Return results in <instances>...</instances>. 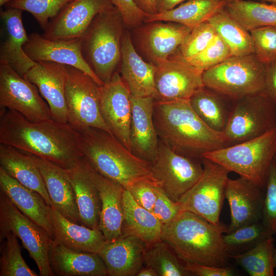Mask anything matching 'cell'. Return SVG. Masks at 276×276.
I'll return each instance as SVG.
<instances>
[{"label": "cell", "mask_w": 276, "mask_h": 276, "mask_svg": "<svg viewBox=\"0 0 276 276\" xmlns=\"http://www.w3.org/2000/svg\"><path fill=\"white\" fill-rule=\"evenodd\" d=\"M0 144L46 159L65 170L84 157L79 132L68 123L52 119L34 122L18 112L0 110Z\"/></svg>", "instance_id": "6da1fadb"}, {"label": "cell", "mask_w": 276, "mask_h": 276, "mask_svg": "<svg viewBox=\"0 0 276 276\" xmlns=\"http://www.w3.org/2000/svg\"><path fill=\"white\" fill-rule=\"evenodd\" d=\"M153 120L159 140L180 155L202 159L206 153L228 146L223 133L206 125L189 99L155 101Z\"/></svg>", "instance_id": "7a4b0ae2"}, {"label": "cell", "mask_w": 276, "mask_h": 276, "mask_svg": "<svg viewBox=\"0 0 276 276\" xmlns=\"http://www.w3.org/2000/svg\"><path fill=\"white\" fill-rule=\"evenodd\" d=\"M228 226L213 224L188 211L163 226L161 240L184 262L225 267L228 253L223 240Z\"/></svg>", "instance_id": "3957f363"}, {"label": "cell", "mask_w": 276, "mask_h": 276, "mask_svg": "<svg viewBox=\"0 0 276 276\" xmlns=\"http://www.w3.org/2000/svg\"><path fill=\"white\" fill-rule=\"evenodd\" d=\"M78 132L84 158L102 175L126 189L141 180L155 182L151 164L134 154L112 134L93 127Z\"/></svg>", "instance_id": "277c9868"}, {"label": "cell", "mask_w": 276, "mask_h": 276, "mask_svg": "<svg viewBox=\"0 0 276 276\" xmlns=\"http://www.w3.org/2000/svg\"><path fill=\"white\" fill-rule=\"evenodd\" d=\"M124 26L113 6L99 13L81 37L83 57L104 83L110 80L120 63Z\"/></svg>", "instance_id": "5b68a950"}, {"label": "cell", "mask_w": 276, "mask_h": 276, "mask_svg": "<svg viewBox=\"0 0 276 276\" xmlns=\"http://www.w3.org/2000/svg\"><path fill=\"white\" fill-rule=\"evenodd\" d=\"M275 154L276 124L261 135L206 153L202 158L218 164L264 190Z\"/></svg>", "instance_id": "8992f818"}, {"label": "cell", "mask_w": 276, "mask_h": 276, "mask_svg": "<svg viewBox=\"0 0 276 276\" xmlns=\"http://www.w3.org/2000/svg\"><path fill=\"white\" fill-rule=\"evenodd\" d=\"M266 64L254 54L232 56L203 72V86L231 100L264 91Z\"/></svg>", "instance_id": "52a82bcc"}, {"label": "cell", "mask_w": 276, "mask_h": 276, "mask_svg": "<svg viewBox=\"0 0 276 276\" xmlns=\"http://www.w3.org/2000/svg\"><path fill=\"white\" fill-rule=\"evenodd\" d=\"M223 132L228 146L256 137L276 124V104L265 91L233 100Z\"/></svg>", "instance_id": "ba28073f"}, {"label": "cell", "mask_w": 276, "mask_h": 276, "mask_svg": "<svg viewBox=\"0 0 276 276\" xmlns=\"http://www.w3.org/2000/svg\"><path fill=\"white\" fill-rule=\"evenodd\" d=\"M9 232L21 240L23 247L36 264L40 275H54L49 258L53 239L44 228L22 213L1 190V242Z\"/></svg>", "instance_id": "9c48e42d"}, {"label": "cell", "mask_w": 276, "mask_h": 276, "mask_svg": "<svg viewBox=\"0 0 276 276\" xmlns=\"http://www.w3.org/2000/svg\"><path fill=\"white\" fill-rule=\"evenodd\" d=\"M100 87L89 75L67 66L65 98L68 123L77 131L93 127L111 134L101 114Z\"/></svg>", "instance_id": "30bf717a"}, {"label": "cell", "mask_w": 276, "mask_h": 276, "mask_svg": "<svg viewBox=\"0 0 276 276\" xmlns=\"http://www.w3.org/2000/svg\"><path fill=\"white\" fill-rule=\"evenodd\" d=\"M203 171L201 159L180 155L159 141L151 174L157 186L172 200L179 202L199 180Z\"/></svg>", "instance_id": "8fae6325"}, {"label": "cell", "mask_w": 276, "mask_h": 276, "mask_svg": "<svg viewBox=\"0 0 276 276\" xmlns=\"http://www.w3.org/2000/svg\"><path fill=\"white\" fill-rule=\"evenodd\" d=\"M203 173L196 183L179 201L184 211L194 213L210 222L219 224L225 198V189L230 172L226 169L202 158Z\"/></svg>", "instance_id": "7c38bea8"}, {"label": "cell", "mask_w": 276, "mask_h": 276, "mask_svg": "<svg viewBox=\"0 0 276 276\" xmlns=\"http://www.w3.org/2000/svg\"><path fill=\"white\" fill-rule=\"evenodd\" d=\"M35 85L0 60V110L15 111L28 120L38 122L52 119L48 104Z\"/></svg>", "instance_id": "4fadbf2b"}, {"label": "cell", "mask_w": 276, "mask_h": 276, "mask_svg": "<svg viewBox=\"0 0 276 276\" xmlns=\"http://www.w3.org/2000/svg\"><path fill=\"white\" fill-rule=\"evenodd\" d=\"M156 65V101L190 99L203 86V71L183 60L172 56Z\"/></svg>", "instance_id": "5bb4252c"}, {"label": "cell", "mask_w": 276, "mask_h": 276, "mask_svg": "<svg viewBox=\"0 0 276 276\" xmlns=\"http://www.w3.org/2000/svg\"><path fill=\"white\" fill-rule=\"evenodd\" d=\"M100 109L111 134L131 151V93L119 73L100 86Z\"/></svg>", "instance_id": "9a60e30c"}, {"label": "cell", "mask_w": 276, "mask_h": 276, "mask_svg": "<svg viewBox=\"0 0 276 276\" xmlns=\"http://www.w3.org/2000/svg\"><path fill=\"white\" fill-rule=\"evenodd\" d=\"M113 6L110 0H74L50 20L42 35L52 40L81 38L95 17Z\"/></svg>", "instance_id": "2e32d148"}, {"label": "cell", "mask_w": 276, "mask_h": 276, "mask_svg": "<svg viewBox=\"0 0 276 276\" xmlns=\"http://www.w3.org/2000/svg\"><path fill=\"white\" fill-rule=\"evenodd\" d=\"M24 50L35 62L49 61L74 67L89 75L99 85L104 84L84 60L81 50V38L52 40L34 32L29 35V40L24 45Z\"/></svg>", "instance_id": "e0dca14e"}, {"label": "cell", "mask_w": 276, "mask_h": 276, "mask_svg": "<svg viewBox=\"0 0 276 276\" xmlns=\"http://www.w3.org/2000/svg\"><path fill=\"white\" fill-rule=\"evenodd\" d=\"M67 66L49 61L37 62L24 76L37 87L49 107L52 119L68 123L65 98Z\"/></svg>", "instance_id": "ac0fdd59"}, {"label": "cell", "mask_w": 276, "mask_h": 276, "mask_svg": "<svg viewBox=\"0 0 276 276\" xmlns=\"http://www.w3.org/2000/svg\"><path fill=\"white\" fill-rule=\"evenodd\" d=\"M254 182L242 177L228 178L225 189L231 212L227 232L262 221L264 195Z\"/></svg>", "instance_id": "d6986e66"}, {"label": "cell", "mask_w": 276, "mask_h": 276, "mask_svg": "<svg viewBox=\"0 0 276 276\" xmlns=\"http://www.w3.org/2000/svg\"><path fill=\"white\" fill-rule=\"evenodd\" d=\"M147 23L138 30L139 43L145 55L155 65L173 56L193 29L171 21Z\"/></svg>", "instance_id": "ffe728a7"}, {"label": "cell", "mask_w": 276, "mask_h": 276, "mask_svg": "<svg viewBox=\"0 0 276 276\" xmlns=\"http://www.w3.org/2000/svg\"><path fill=\"white\" fill-rule=\"evenodd\" d=\"M131 151L139 158L153 164L156 159L159 139L154 125L155 100L131 95Z\"/></svg>", "instance_id": "44dd1931"}, {"label": "cell", "mask_w": 276, "mask_h": 276, "mask_svg": "<svg viewBox=\"0 0 276 276\" xmlns=\"http://www.w3.org/2000/svg\"><path fill=\"white\" fill-rule=\"evenodd\" d=\"M146 246L138 237L122 233L113 241H106L98 254L107 268V275L134 276L143 267Z\"/></svg>", "instance_id": "7402d4cb"}, {"label": "cell", "mask_w": 276, "mask_h": 276, "mask_svg": "<svg viewBox=\"0 0 276 276\" xmlns=\"http://www.w3.org/2000/svg\"><path fill=\"white\" fill-rule=\"evenodd\" d=\"M86 162L90 176L98 191L101 200L99 228L106 241H113L122 234L123 200L125 189L120 183L99 173L87 160Z\"/></svg>", "instance_id": "603a6c76"}, {"label": "cell", "mask_w": 276, "mask_h": 276, "mask_svg": "<svg viewBox=\"0 0 276 276\" xmlns=\"http://www.w3.org/2000/svg\"><path fill=\"white\" fill-rule=\"evenodd\" d=\"M26 153L40 170L51 199V206L71 221L81 224L74 190L66 170L41 157Z\"/></svg>", "instance_id": "cb8c5ba5"}, {"label": "cell", "mask_w": 276, "mask_h": 276, "mask_svg": "<svg viewBox=\"0 0 276 276\" xmlns=\"http://www.w3.org/2000/svg\"><path fill=\"white\" fill-rule=\"evenodd\" d=\"M120 63V75L131 95L136 97H152L155 100L156 65L145 61L138 54L128 31L123 34Z\"/></svg>", "instance_id": "d4e9b609"}, {"label": "cell", "mask_w": 276, "mask_h": 276, "mask_svg": "<svg viewBox=\"0 0 276 276\" xmlns=\"http://www.w3.org/2000/svg\"><path fill=\"white\" fill-rule=\"evenodd\" d=\"M22 10L6 8L1 10L5 37L0 46V60L7 62L20 75L24 77L36 62L25 53L24 46L29 40L22 21Z\"/></svg>", "instance_id": "484cf974"}, {"label": "cell", "mask_w": 276, "mask_h": 276, "mask_svg": "<svg viewBox=\"0 0 276 276\" xmlns=\"http://www.w3.org/2000/svg\"><path fill=\"white\" fill-rule=\"evenodd\" d=\"M49 258L54 275H107L105 264L98 253L72 250L53 240Z\"/></svg>", "instance_id": "4316f807"}, {"label": "cell", "mask_w": 276, "mask_h": 276, "mask_svg": "<svg viewBox=\"0 0 276 276\" xmlns=\"http://www.w3.org/2000/svg\"><path fill=\"white\" fill-rule=\"evenodd\" d=\"M0 189L22 213L44 228L54 240L50 205L38 193L21 184L1 167Z\"/></svg>", "instance_id": "83f0119b"}, {"label": "cell", "mask_w": 276, "mask_h": 276, "mask_svg": "<svg viewBox=\"0 0 276 276\" xmlns=\"http://www.w3.org/2000/svg\"><path fill=\"white\" fill-rule=\"evenodd\" d=\"M54 240L72 250L98 253L106 240L99 228L93 229L73 222L49 206Z\"/></svg>", "instance_id": "f1b7e54d"}, {"label": "cell", "mask_w": 276, "mask_h": 276, "mask_svg": "<svg viewBox=\"0 0 276 276\" xmlns=\"http://www.w3.org/2000/svg\"><path fill=\"white\" fill-rule=\"evenodd\" d=\"M66 171L74 190L81 224L90 228H99L101 200L85 158Z\"/></svg>", "instance_id": "f546056e"}, {"label": "cell", "mask_w": 276, "mask_h": 276, "mask_svg": "<svg viewBox=\"0 0 276 276\" xmlns=\"http://www.w3.org/2000/svg\"><path fill=\"white\" fill-rule=\"evenodd\" d=\"M0 167L22 185L38 193L51 206L40 170L31 157L12 146L0 144Z\"/></svg>", "instance_id": "4dcf8cb0"}, {"label": "cell", "mask_w": 276, "mask_h": 276, "mask_svg": "<svg viewBox=\"0 0 276 276\" xmlns=\"http://www.w3.org/2000/svg\"><path fill=\"white\" fill-rule=\"evenodd\" d=\"M123 201L124 221L122 233L135 235L146 246L160 240L163 224L153 213L137 203L126 189Z\"/></svg>", "instance_id": "1f68e13d"}, {"label": "cell", "mask_w": 276, "mask_h": 276, "mask_svg": "<svg viewBox=\"0 0 276 276\" xmlns=\"http://www.w3.org/2000/svg\"><path fill=\"white\" fill-rule=\"evenodd\" d=\"M228 99L203 86L189 100L194 111L206 125L216 131L223 132L232 106H228L226 101Z\"/></svg>", "instance_id": "d6a6232c"}, {"label": "cell", "mask_w": 276, "mask_h": 276, "mask_svg": "<svg viewBox=\"0 0 276 276\" xmlns=\"http://www.w3.org/2000/svg\"><path fill=\"white\" fill-rule=\"evenodd\" d=\"M225 4L221 0H187L171 10L149 15L144 22L171 21L193 28L207 20Z\"/></svg>", "instance_id": "836d02e7"}, {"label": "cell", "mask_w": 276, "mask_h": 276, "mask_svg": "<svg viewBox=\"0 0 276 276\" xmlns=\"http://www.w3.org/2000/svg\"><path fill=\"white\" fill-rule=\"evenodd\" d=\"M229 15L248 32L267 26H276V4L238 0L226 3Z\"/></svg>", "instance_id": "e575fe53"}, {"label": "cell", "mask_w": 276, "mask_h": 276, "mask_svg": "<svg viewBox=\"0 0 276 276\" xmlns=\"http://www.w3.org/2000/svg\"><path fill=\"white\" fill-rule=\"evenodd\" d=\"M216 33L227 44L232 56L254 54V48L250 33L234 19L224 7L207 20Z\"/></svg>", "instance_id": "d590c367"}, {"label": "cell", "mask_w": 276, "mask_h": 276, "mask_svg": "<svg viewBox=\"0 0 276 276\" xmlns=\"http://www.w3.org/2000/svg\"><path fill=\"white\" fill-rule=\"evenodd\" d=\"M271 235L250 249L240 253L228 254L237 264L251 276L274 275V239Z\"/></svg>", "instance_id": "8d00e7d4"}, {"label": "cell", "mask_w": 276, "mask_h": 276, "mask_svg": "<svg viewBox=\"0 0 276 276\" xmlns=\"http://www.w3.org/2000/svg\"><path fill=\"white\" fill-rule=\"evenodd\" d=\"M182 261L172 248L162 240L146 247L144 263L152 268L158 276L192 275L186 268L185 262Z\"/></svg>", "instance_id": "74e56055"}, {"label": "cell", "mask_w": 276, "mask_h": 276, "mask_svg": "<svg viewBox=\"0 0 276 276\" xmlns=\"http://www.w3.org/2000/svg\"><path fill=\"white\" fill-rule=\"evenodd\" d=\"M0 276H37L28 266L21 254L17 237L7 233L1 242Z\"/></svg>", "instance_id": "f35d334b"}, {"label": "cell", "mask_w": 276, "mask_h": 276, "mask_svg": "<svg viewBox=\"0 0 276 276\" xmlns=\"http://www.w3.org/2000/svg\"><path fill=\"white\" fill-rule=\"evenodd\" d=\"M271 234L261 221L242 226L223 234V240L228 254L241 249H250Z\"/></svg>", "instance_id": "ab89813d"}, {"label": "cell", "mask_w": 276, "mask_h": 276, "mask_svg": "<svg viewBox=\"0 0 276 276\" xmlns=\"http://www.w3.org/2000/svg\"><path fill=\"white\" fill-rule=\"evenodd\" d=\"M216 35L212 25L203 21L193 28L173 56L188 62L202 52Z\"/></svg>", "instance_id": "60d3db41"}, {"label": "cell", "mask_w": 276, "mask_h": 276, "mask_svg": "<svg viewBox=\"0 0 276 276\" xmlns=\"http://www.w3.org/2000/svg\"><path fill=\"white\" fill-rule=\"evenodd\" d=\"M74 0H15L6 8L19 9L30 13L44 31L51 19Z\"/></svg>", "instance_id": "b9f144b4"}, {"label": "cell", "mask_w": 276, "mask_h": 276, "mask_svg": "<svg viewBox=\"0 0 276 276\" xmlns=\"http://www.w3.org/2000/svg\"><path fill=\"white\" fill-rule=\"evenodd\" d=\"M254 53L265 64L276 62V26H267L249 32Z\"/></svg>", "instance_id": "7bdbcfd3"}, {"label": "cell", "mask_w": 276, "mask_h": 276, "mask_svg": "<svg viewBox=\"0 0 276 276\" xmlns=\"http://www.w3.org/2000/svg\"><path fill=\"white\" fill-rule=\"evenodd\" d=\"M232 56L227 44L217 34L202 52L187 62L203 72L220 64Z\"/></svg>", "instance_id": "ee69618b"}, {"label": "cell", "mask_w": 276, "mask_h": 276, "mask_svg": "<svg viewBox=\"0 0 276 276\" xmlns=\"http://www.w3.org/2000/svg\"><path fill=\"white\" fill-rule=\"evenodd\" d=\"M262 222L271 235L276 234V163L272 162L265 185Z\"/></svg>", "instance_id": "f6af8a7d"}, {"label": "cell", "mask_w": 276, "mask_h": 276, "mask_svg": "<svg viewBox=\"0 0 276 276\" xmlns=\"http://www.w3.org/2000/svg\"><path fill=\"white\" fill-rule=\"evenodd\" d=\"M156 199L152 212L164 225L173 220L181 212L182 205L172 200L159 187L155 186Z\"/></svg>", "instance_id": "bcb514c9"}, {"label": "cell", "mask_w": 276, "mask_h": 276, "mask_svg": "<svg viewBox=\"0 0 276 276\" xmlns=\"http://www.w3.org/2000/svg\"><path fill=\"white\" fill-rule=\"evenodd\" d=\"M155 186L157 185L153 180H144L133 183L126 189L137 203L152 212L156 199Z\"/></svg>", "instance_id": "7dc6e473"}, {"label": "cell", "mask_w": 276, "mask_h": 276, "mask_svg": "<svg viewBox=\"0 0 276 276\" xmlns=\"http://www.w3.org/2000/svg\"><path fill=\"white\" fill-rule=\"evenodd\" d=\"M121 13L125 26L134 28L140 26L148 16L136 4L134 0H110Z\"/></svg>", "instance_id": "c3c4849f"}, {"label": "cell", "mask_w": 276, "mask_h": 276, "mask_svg": "<svg viewBox=\"0 0 276 276\" xmlns=\"http://www.w3.org/2000/svg\"><path fill=\"white\" fill-rule=\"evenodd\" d=\"M186 267L192 275L196 276H232L234 271L232 267L227 266L218 267L186 262Z\"/></svg>", "instance_id": "681fc988"}, {"label": "cell", "mask_w": 276, "mask_h": 276, "mask_svg": "<svg viewBox=\"0 0 276 276\" xmlns=\"http://www.w3.org/2000/svg\"><path fill=\"white\" fill-rule=\"evenodd\" d=\"M264 91L276 104V62L266 64Z\"/></svg>", "instance_id": "f907efd6"}, {"label": "cell", "mask_w": 276, "mask_h": 276, "mask_svg": "<svg viewBox=\"0 0 276 276\" xmlns=\"http://www.w3.org/2000/svg\"><path fill=\"white\" fill-rule=\"evenodd\" d=\"M187 0H157L156 14L171 10Z\"/></svg>", "instance_id": "816d5d0a"}, {"label": "cell", "mask_w": 276, "mask_h": 276, "mask_svg": "<svg viewBox=\"0 0 276 276\" xmlns=\"http://www.w3.org/2000/svg\"><path fill=\"white\" fill-rule=\"evenodd\" d=\"M134 2L137 6L148 15L156 14L157 0H134Z\"/></svg>", "instance_id": "f5cc1de1"}, {"label": "cell", "mask_w": 276, "mask_h": 276, "mask_svg": "<svg viewBox=\"0 0 276 276\" xmlns=\"http://www.w3.org/2000/svg\"><path fill=\"white\" fill-rule=\"evenodd\" d=\"M137 276H158L156 271L151 267H143L136 274Z\"/></svg>", "instance_id": "db71d44e"}, {"label": "cell", "mask_w": 276, "mask_h": 276, "mask_svg": "<svg viewBox=\"0 0 276 276\" xmlns=\"http://www.w3.org/2000/svg\"><path fill=\"white\" fill-rule=\"evenodd\" d=\"M15 0H0V6L1 7L6 5L8 3Z\"/></svg>", "instance_id": "11a10c76"}, {"label": "cell", "mask_w": 276, "mask_h": 276, "mask_svg": "<svg viewBox=\"0 0 276 276\" xmlns=\"http://www.w3.org/2000/svg\"><path fill=\"white\" fill-rule=\"evenodd\" d=\"M257 1H261L263 2H269L270 3L276 4V0H257Z\"/></svg>", "instance_id": "9f6ffc18"}, {"label": "cell", "mask_w": 276, "mask_h": 276, "mask_svg": "<svg viewBox=\"0 0 276 276\" xmlns=\"http://www.w3.org/2000/svg\"><path fill=\"white\" fill-rule=\"evenodd\" d=\"M274 263L275 268H276V247L274 249Z\"/></svg>", "instance_id": "6f0895ef"}, {"label": "cell", "mask_w": 276, "mask_h": 276, "mask_svg": "<svg viewBox=\"0 0 276 276\" xmlns=\"http://www.w3.org/2000/svg\"><path fill=\"white\" fill-rule=\"evenodd\" d=\"M221 1H222L223 2H224V3L226 4L227 3H229V2H234V1H238V0H221Z\"/></svg>", "instance_id": "680465c9"}, {"label": "cell", "mask_w": 276, "mask_h": 276, "mask_svg": "<svg viewBox=\"0 0 276 276\" xmlns=\"http://www.w3.org/2000/svg\"><path fill=\"white\" fill-rule=\"evenodd\" d=\"M274 160H275V163H276V154H275V157H274Z\"/></svg>", "instance_id": "91938a15"}]
</instances>
